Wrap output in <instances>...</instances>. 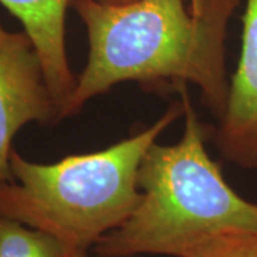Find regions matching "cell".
Here are the masks:
<instances>
[{"label":"cell","mask_w":257,"mask_h":257,"mask_svg":"<svg viewBox=\"0 0 257 257\" xmlns=\"http://www.w3.org/2000/svg\"><path fill=\"white\" fill-rule=\"evenodd\" d=\"M243 0H135L107 5L70 0L87 32L89 55L60 110L72 117L93 97L124 82L196 84L203 104L220 120L230 80L226 36Z\"/></svg>","instance_id":"6da1fadb"},{"label":"cell","mask_w":257,"mask_h":257,"mask_svg":"<svg viewBox=\"0 0 257 257\" xmlns=\"http://www.w3.org/2000/svg\"><path fill=\"white\" fill-rule=\"evenodd\" d=\"M183 114L177 101L140 133L93 153L35 163L13 149L12 179L0 184V216L46 231L69 257L86 254L138 207L142 160L157 138Z\"/></svg>","instance_id":"7a4b0ae2"},{"label":"cell","mask_w":257,"mask_h":257,"mask_svg":"<svg viewBox=\"0 0 257 257\" xmlns=\"http://www.w3.org/2000/svg\"><path fill=\"white\" fill-rule=\"evenodd\" d=\"M184 132L172 146L155 142L139 169L142 197L120 227L94 246L100 257H177L194 240L230 230L257 229V202L234 192L204 147L207 130L192 106L187 84L175 87Z\"/></svg>","instance_id":"3957f363"},{"label":"cell","mask_w":257,"mask_h":257,"mask_svg":"<svg viewBox=\"0 0 257 257\" xmlns=\"http://www.w3.org/2000/svg\"><path fill=\"white\" fill-rule=\"evenodd\" d=\"M57 120L59 107L32 40L0 22V184L12 179L10 155L19 130Z\"/></svg>","instance_id":"277c9868"},{"label":"cell","mask_w":257,"mask_h":257,"mask_svg":"<svg viewBox=\"0 0 257 257\" xmlns=\"http://www.w3.org/2000/svg\"><path fill=\"white\" fill-rule=\"evenodd\" d=\"M244 2L239 63L230 79L227 106L214 143L227 162L257 170V0Z\"/></svg>","instance_id":"5b68a950"},{"label":"cell","mask_w":257,"mask_h":257,"mask_svg":"<svg viewBox=\"0 0 257 257\" xmlns=\"http://www.w3.org/2000/svg\"><path fill=\"white\" fill-rule=\"evenodd\" d=\"M0 5L22 23L36 49L60 120V110L76 84L66 53V12L70 0H0Z\"/></svg>","instance_id":"8992f818"},{"label":"cell","mask_w":257,"mask_h":257,"mask_svg":"<svg viewBox=\"0 0 257 257\" xmlns=\"http://www.w3.org/2000/svg\"><path fill=\"white\" fill-rule=\"evenodd\" d=\"M0 257H69V253L46 231L0 216Z\"/></svg>","instance_id":"52a82bcc"},{"label":"cell","mask_w":257,"mask_h":257,"mask_svg":"<svg viewBox=\"0 0 257 257\" xmlns=\"http://www.w3.org/2000/svg\"><path fill=\"white\" fill-rule=\"evenodd\" d=\"M177 257H257V229L230 230L194 240Z\"/></svg>","instance_id":"ba28073f"},{"label":"cell","mask_w":257,"mask_h":257,"mask_svg":"<svg viewBox=\"0 0 257 257\" xmlns=\"http://www.w3.org/2000/svg\"><path fill=\"white\" fill-rule=\"evenodd\" d=\"M100 3H107V5H126L130 2H135V0H97Z\"/></svg>","instance_id":"9c48e42d"},{"label":"cell","mask_w":257,"mask_h":257,"mask_svg":"<svg viewBox=\"0 0 257 257\" xmlns=\"http://www.w3.org/2000/svg\"><path fill=\"white\" fill-rule=\"evenodd\" d=\"M74 257H89V254L86 253V254H80V256H74Z\"/></svg>","instance_id":"30bf717a"}]
</instances>
